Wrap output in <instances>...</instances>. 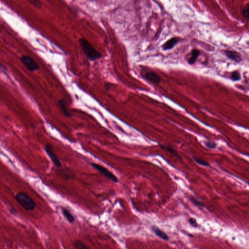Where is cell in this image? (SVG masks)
I'll use <instances>...</instances> for the list:
<instances>
[{
    "instance_id": "6",
    "label": "cell",
    "mask_w": 249,
    "mask_h": 249,
    "mask_svg": "<svg viewBox=\"0 0 249 249\" xmlns=\"http://www.w3.org/2000/svg\"><path fill=\"white\" fill-rule=\"evenodd\" d=\"M146 79L154 84H159L161 82V79L156 73L154 72L147 73L144 75Z\"/></svg>"
},
{
    "instance_id": "3",
    "label": "cell",
    "mask_w": 249,
    "mask_h": 249,
    "mask_svg": "<svg viewBox=\"0 0 249 249\" xmlns=\"http://www.w3.org/2000/svg\"><path fill=\"white\" fill-rule=\"evenodd\" d=\"M21 61L26 68L31 72L37 71L40 69V66L37 62L30 56H22Z\"/></svg>"
},
{
    "instance_id": "10",
    "label": "cell",
    "mask_w": 249,
    "mask_h": 249,
    "mask_svg": "<svg viewBox=\"0 0 249 249\" xmlns=\"http://www.w3.org/2000/svg\"><path fill=\"white\" fill-rule=\"evenodd\" d=\"M58 104L60 106L61 111L63 112V114L65 116H66V117H70L72 115L70 111L68 110L66 103H65L64 100H58Z\"/></svg>"
},
{
    "instance_id": "13",
    "label": "cell",
    "mask_w": 249,
    "mask_h": 249,
    "mask_svg": "<svg viewBox=\"0 0 249 249\" xmlns=\"http://www.w3.org/2000/svg\"><path fill=\"white\" fill-rule=\"evenodd\" d=\"M160 147H161V149L165 150L167 151L168 152H169L170 153L172 154L173 156H176V157H177L178 158L180 157L179 155L177 153V152L173 148H172V147H168V146H164V145H160Z\"/></svg>"
},
{
    "instance_id": "15",
    "label": "cell",
    "mask_w": 249,
    "mask_h": 249,
    "mask_svg": "<svg viewBox=\"0 0 249 249\" xmlns=\"http://www.w3.org/2000/svg\"><path fill=\"white\" fill-rule=\"evenodd\" d=\"M190 200H191L192 203H193L195 206L197 207H204L205 205L202 202L198 200L196 197H194L191 196L190 197Z\"/></svg>"
},
{
    "instance_id": "4",
    "label": "cell",
    "mask_w": 249,
    "mask_h": 249,
    "mask_svg": "<svg viewBox=\"0 0 249 249\" xmlns=\"http://www.w3.org/2000/svg\"><path fill=\"white\" fill-rule=\"evenodd\" d=\"M91 165L94 168L96 169L97 170L100 172L105 177L109 179L110 180H111L112 182H115V183L118 182L119 181H118L117 178L112 172H111L110 170H108L107 168H106L104 167H103L102 165H98V164H95V163H92Z\"/></svg>"
},
{
    "instance_id": "17",
    "label": "cell",
    "mask_w": 249,
    "mask_h": 249,
    "mask_svg": "<svg viewBox=\"0 0 249 249\" xmlns=\"http://www.w3.org/2000/svg\"><path fill=\"white\" fill-rule=\"evenodd\" d=\"M231 78L233 80H234V81H238V80H240V79H241L240 73L238 71H234L231 74Z\"/></svg>"
},
{
    "instance_id": "9",
    "label": "cell",
    "mask_w": 249,
    "mask_h": 249,
    "mask_svg": "<svg viewBox=\"0 0 249 249\" xmlns=\"http://www.w3.org/2000/svg\"><path fill=\"white\" fill-rule=\"evenodd\" d=\"M179 42L178 39L176 37H173L167 41L163 45V48L164 50H168L172 49Z\"/></svg>"
},
{
    "instance_id": "5",
    "label": "cell",
    "mask_w": 249,
    "mask_h": 249,
    "mask_svg": "<svg viewBox=\"0 0 249 249\" xmlns=\"http://www.w3.org/2000/svg\"><path fill=\"white\" fill-rule=\"evenodd\" d=\"M45 151L47 154L50 158L52 162L54 163L55 165L58 167H61V161L58 157L54 151L53 150V147L50 144L46 145L45 147Z\"/></svg>"
},
{
    "instance_id": "1",
    "label": "cell",
    "mask_w": 249,
    "mask_h": 249,
    "mask_svg": "<svg viewBox=\"0 0 249 249\" xmlns=\"http://www.w3.org/2000/svg\"><path fill=\"white\" fill-rule=\"evenodd\" d=\"M79 43L84 54L90 61H93L102 58L100 53L97 51L86 39L80 38L79 40Z\"/></svg>"
},
{
    "instance_id": "19",
    "label": "cell",
    "mask_w": 249,
    "mask_h": 249,
    "mask_svg": "<svg viewBox=\"0 0 249 249\" xmlns=\"http://www.w3.org/2000/svg\"><path fill=\"white\" fill-rule=\"evenodd\" d=\"M205 146L210 149H215L217 147V144L215 142L211 141H207L204 142Z\"/></svg>"
},
{
    "instance_id": "8",
    "label": "cell",
    "mask_w": 249,
    "mask_h": 249,
    "mask_svg": "<svg viewBox=\"0 0 249 249\" xmlns=\"http://www.w3.org/2000/svg\"><path fill=\"white\" fill-rule=\"evenodd\" d=\"M151 229L155 235L159 238L165 241H168L169 240L168 236L165 232L161 230L157 226L154 225L151 227Z\"/></svg>"
},
{
    "instance_id": "7",
    "label": "cell",
    "mask_w": 249,
    "mask_h": 249,
    "mask_svg": "<svg viewBox=\"0 0 249 249\" xmlns=\"http://www.w3.org/2000/svg\"><path fill=\"white\" fill-rule=\"evenodd\" d=\"M225 54L231 61H234L236 63H239L242 61V57L238 52L226 50L225 51Z\"/></svg>"
},
{
    "instance_id": "2",
    "label": "cell",
    "mask_w": 249,
    "mask_h": 249,
    "mask_svg": "<svg viewBox=\"0 0 249 249\" xmlns=\"http://www.w3.org/2000/svg\"><path fill=\"white\" fill-rule=\"evenodd\" d=\"M15 199L25 210L32 211L36 208V203L25 193L22 192L18 193L16 195Z\"/></svg>"
},
{
    "instance_id": "14",
    "label": "cell",
    "mask_w": 249,
    "mask_h": 249,
    "mask_svg": "<svg viewBox=\"0 0 249 249\" xmlns=\"http://www.w3.org/2000/svg\"><path fill=\"white\" fill-rule=\"evenodd\" d=\"M75 248L78 249H89L87 246L84 243L81 242L80 240H76L74 243Z\"/></svg>"
},
{
    "instance_id": "18",
    "label": "cell",
    "mask_w": 249,
    "mask_h": 249,
    "mask_svg": "<svg viewBox=\"0 0 249 249\" xmlns=\"http://www.w3.org/2000/svg\"><path fill=\"white\" fill-rule=\"evenodd\" d=\"M249 4L247 3L243 10V16L246 19H249Z\"/></svg>"
},
{
    "instance_id": "12",
    "label": "cell",
    "mask_w": 249,
    "mask_h": 249,
    "mask_svg": "<svg viewBox=\"0 0 249 249\" xmlns=\"http://www.w3.org/2000/svg\"><path fill=\"white\" fill-rule=\"evenodd\" d=\"M62 213H63L64 216L69 221V222H70V223H73V222L75 221V217L69 212V211L66 208H62Z\"/></svg>"
},
{
    "instance_id": "20",
    "label": "cell",
    "mask_w": 249,
    "mask_h": 249,
    "mask_svg": "<svg viewBox=\"0 0 249 249\" xmlns=\"http://www.w3.org/2000/svg\"><path fill=\"white\" fill-rule=\"evenodd\" d=\"M27 1H29L34 7H36L38 8H41V4L40 0H27Z\"/></svg>"
},
{
    "instance_id": "16",
    "label": "cell",
    "mask_w": 249,
    "mask_h": 249,
    "mask_svg": "<svg viewBox=\"0 0 249 249\" xmlns=\"http://www.w3.org/2000/svg\"><path fill=\"white\" fill-rule=\"evenodd\" d=\"M194 159L197 163L199 165H203V167H207L210 166V164L204 160L200 159V158H197L194 157Z\"/></svg>"
},
{
    "instance_id": "21",
    "label": "cell",
    "mask_w": 249,
    "mask_h": 249,
    "mask_svg": "<svg viewBox=\"0 0 249 249\" xmlns=\"http://www.w3.org/2000/svg\"><path fill=\"white\" fill-rule=\"evenodd\" d=\"M189 222L190 224L194 228H197L199 227V224L197 223L196 219L195 218H190L189 219Z\"/></svg>"
},
{
    "instance_id": "11",
    "label": "cell",
    "mask_w": 249,
    "mask_h": 249,
    "mask_svg": "<svg viewBox=\"0 0 249 249\" xmlns=\"http://www.w3.org/2000/svg\"><path fill=\"white\" fill-rule=\"evenodd\" d=\"M200 55V52L197 49H193L191 52V56L188 60L189 64L193 65L196 61L197 58Z\"/></svg>"
}]
</instances>
